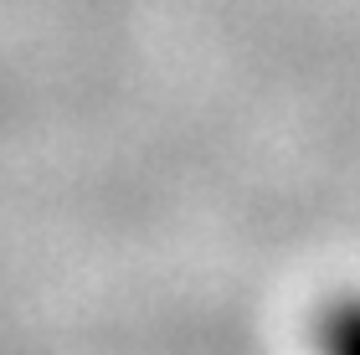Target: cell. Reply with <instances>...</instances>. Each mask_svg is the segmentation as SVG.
Here are the masks:
<instances>
[{
	"label": "cell",
	"instance_id": "obj_1",
	"mask_svg": "<svg viewBox=\"0 0 360 355\" xmlns=\"http://www.w3.org/2000/svg\"><path fill=\"white\" fill-rule=\"evenodd\" d=\"M314 355H360V288L335 294L314 314V335H309Z\"/></svg>",
	"mask_w": 360,
	"mask_h": 355
}]
</instances>
